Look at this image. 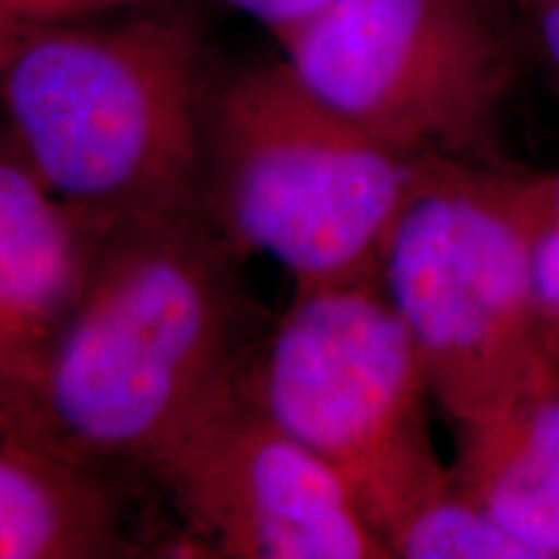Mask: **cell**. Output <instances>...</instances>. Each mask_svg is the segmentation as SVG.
Listing matches in <instances>:
<instances>
[{
  "instance_id": "cell-1",
  "label": "cell",
  "mask_w": 559,
  "mask_h": 559,
  "mask_svg": "<svg viewBox=\"0 0 559 559\" xmlns=\"http://www.w3.org/2000/svg\"><path fill=\"white\" fill-rule=\"evenodd\" d=\"M241 262L198 207L104 230L0 436L81 469L145 472L236 386L260 337Z\"/></svg>"
},
{
  "instance_id": "cell-2",
  "label": "cell",
  "mask_w": 559,
  "mask_h": 559,
  "mask_svg": "<svg viewBox=\"0 0 559 559\" xmlns=\"http://www.w3.org/2000/svg\"><path fill=\"white\" fill-rule=\"evenodd\" d=\"M210 83L179 13L47 21L0 73L3 130L94 234L198 207Z\"/></svg>"
},
{
  "instance_id": "cell-3",
  "label": "cell",
  "mask_w": 559,
  "mask_h": 559,
  "mask_svg": "<svg viewBox=\"0 0 559 559\" xmlns=\"http://www.w3.org/2000/svg\"><path fill=\"white\" fill-rule=\"evenodd\" d=\"M432 158L321 102L280 58L210 86L198 210L243 260L280 264L293 290L355 283L379 277Z\"/></svg>"
},
{
  "instance_id": "cell-4",
  "label": "cell",
  "mask_w": 559,
  "mask_h": 559,
  "mask_svg": "<svg viewBox=\"0 0 559 559\" xmlns=\"http://www.w3.org/2000/svg\"><path fill=\"white\" fill-rule=\"evenodd\" d=\"M239 389L340 474L383 547L451 485L432 443L428 370L379 277L293 290L251 345Z\"/></svg>"
},
{
  "instance_id": "cell-5",
  "label": "cell",
  "mask_w": 559,
  "mask_h": 559,
  "mask_svg": "<svg viewBox=\"0 0 559 559\" xmlns=\"http://www.w3.org/2000/svg\"><path fill=\"white\" fill-rule=\"evenodd\" d=\"M539 174L432 158L391 230L379 283L453 425L495 407L559 355L531 277Z\"/></svg>"
},
{
  "instance_id": "cell-6",
  "label": "cell",
  "mask_w": 559,
  "mask_h": 559,
  "mask_svg": "<svg viewBox=\"0 0 559 559\" xmlns=\"http://www.w3.org/2000/svg\"><path fill=\"white\" fill-rule=\"evenodd\" d=\"M513 0H330L280 41L311 94L423 156L506 164L521 70Z\"/></svg>"
},
{
  "instance_id": "cell-7",
  "label": "cell",
  "mask_w": 559,
  "mask_h": 559,
  "mask_svg": "<svg viewBox=\"0 0 559 559\" xmlns=\"http://www.w3.org/2000/svg\"><path fill=\"white\" fill-rule=\"evenodd\" d=\"M194 549L226 559H389L349 487L239 381L145 466Z\"/></svg>"
},
{
  "instance_id": "cell-8",
  "label": "cell",
  "mask_w": 559,
  "mask_h": 559,
  "mask_svg": "<svg viewBox=\"0 0 559 559\" xmlns=\"http://www.w3.org/2000/svg\"><path fill=\"white\" fill-rule=\"evenodd\" d=\"M96 239L0 124V423L73 309Z\"/></svg>"
},
{
  "instance_id": "cell-9",
  "label": "cell",
  "mask_w": 559,
  "mask_h": 559,
  "mask_svg": "<svg viewBox=\"0 0 559 559\" xmlns=\"http://www.w3.org/2000/svg\"><path fill=\"white\" fill-rule=\"evenodd\" d=\"M453 428V485L531 559H559V355L495 407Z\"/></svg>"
},
{
  "instance_id": "cell-10",
  "label": "cell",
  "mask_w": 559,
  "mask_h": 559,
  "mask_svg": "<svg viewBox=\"0 0 559 559\" xmlns=\"http://www.w3.org/2000/svg\"><path fill=\"white\" fill-rule=\"evenodd\" d=\"M140 555L107 474L0 436V559Z\"/></svg>"
},
{
  "instance_id": "cell-11",
  "label": "cell",
  "mask_w": 559,
  "mask_h": 559,
  "mask_svg": "<svg viewBox=\"0 0 559 559\" xmlns=\"http://www.w3.org/2000/svg\"><path fill=\"white\" fill-rule=\"evenodd\" d=\"M386 547L400 559H531V551L453 479L391 531Z\"/></svg>"
},
{
  "instance_id": "cell-12",
  "label": "cell",
  "mask_w": 559,
  "mask_h": 559,
  "mask_svg": "<svg viewBox=\"0 0 559 559\" xmlns=\"http://www.w3.org/2000/svg\"><path fill=\"white\" fill-rule=\"evenodd\" d=\"M531 277L544 337L559 353V174H539L531 226Z\"/></svg>"
},
{
  "instance_id": "cell-13",
  "label": "cell",
  "mask_w": 559,
  "mask_h": 559,
  "mask_svg": "<svg viewBox=\"0 0 559 559\" xmlns=\"http://www.w3.org/2000/svg\"><path fill=\"white\" fill-rule=\"evenodd\" d=\"M102 0H0V73L26 34L68 16H81L88 5Z\"/></svg>"
},
{
  "instance_id": "cell-14",
  "label": "cell",
  "mask_w": 559,
  "mask_h": 559,
  "mask_svg": "<svg viewBox=\"0 0 559 559\" xmlns=\"http://www.w3.org/2000/svg\"><path fill=\"white\" fill-rule=\"evenodd\" d=\"M228 9L243 13L264 26L280 45L324 9L330 0H221Z\"/></svg>"
},
{
  "instance_id": "cell-15",
  "label": "cell",
  "mask_w": 559,
  "mask_h": 559,
  "mask_svg": "<svg viewBox=\"0 0 559 559\" xmlns=\"http://www.w3.org/2000/svg\"><path fill=\"white\" fill-rule=\"evenodd\" d=\"M521 16L528 21L542 55L559 79V0H526Z\"/></svg>"
},
{
  "instance_id": "cell-16",
  "label": "cell",
  "mask_w": 559,
  "mask_h": 559,
  "mask_svg": "<svg viewBox=\"0 0 559 559\" xmlns=\"http://www.w3.org/2000/svg\"><path fill=\"white\" fill-rule=\"evenodd\" d=\"M513 5H515V9H519V13H521L523 5H526V0H513Z\"/></svg>"
}]
</instances>
